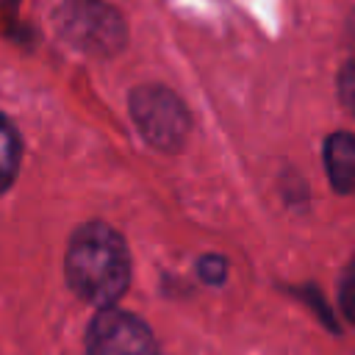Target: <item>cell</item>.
Instances as JSON below:
<instances>
[{
  "instance_id": "1",
  "label": "cell",
  "mask_w": 355,
  "mask_h": 355,
  "mask_svg": "<svg viewBox=\"0 0 355 355\" xmlns=\"http://www.w3.org/2000/svg\"><path fill=\"white\" fill-rule=\"evenodd\" d=\"M67 280L86 302L97 308L114 305L130 280V255L125 239L105 222L78 227L67 250Z\"/></svg>"
},
{
  "instance_id": "2",
  "label": "cell",
  "mask_w": 355,
  "mask_h": 355,
  "mask_svg": "<svg viewBox=\"0 0 355 355\" xmlns=\"http://www.w3.org/2000/svg\"><path fill=\"white\" fill-rule=\"evenodd\" d=\"M53 22L72 47L92 55H114L128 39L122 14L103 0H67Z\"/></svg>"
},
{
  "instance_id": "3",
  "label": "cell",
  "mask_w": 355,
  "mask_h": 355,
  "mask_svg": "<svg viewBox=\"0 0 355 355\" xmlns=\"http://www.w3.org/2000/svg\"><path fill=\"white\" fill-rule=\"evenodd\" d=\"M130 116L139 133L158 150L175 153L189 133V111L175 92L158 83H147L130 92Z\"/></svg>"
},
{
  "instance_id": "4",
  "label": "cell",
  "mask_w": 355,
  "mask_h": 355,
  "mask_svg": "<svg viewBox=\"0 0 355 355\" xmlns=\"http://www.w3.org/2000/svg\"><path fill=\"white\" fill-rule=\"evenodd\" d=\"M86 349L89 355H161L150 327L139 316L116 308H105L92 319Z\"/></svg>"
},
{
  "instance_id": "5",
  "label": "cell",
  "mask_w": 355,
  "mask_h": 355,
  "mask_svg": "<svg viewBox=\"0 0 355 355\" xmlns=\"http://www.w3.org/2000/svg\"><path fill=\"white\" fill-rule=\"evenodd\" d=\"M324 166L336 191H355V136L352 133H330L324 141Z\"/></svg>"
},
{
  "instance_id": "6",
  "label": "cell",
  "mask_w": 355,
  "mask_h": 355,
  "mask_svg": "<svg viewBox=\"0 0 355 355\" xmlns=\"http://www.w3.org/2000/svg\"><path fill=\"white\" fill-rule=\"evenodd\" d=\"M19 155H22L19 133L14 122L6 114H0V194L14 183L19 169Z\"/></svg>"
},
{
  "instance_id": "7",
  "label": "cell",
  "mask_w": 355,
  "mask_h": 355,
  "mask_svg": "<svg viewBox=\"0 0 355 355\" xmlns=\"http://www.w3.org/2000/svg\"><path fill=\"white\" fill-rule=\"evenodd\" d=\"M338 97L347 111L355 116V61H347L338 72Z\"/></svg>"
},
{
  "instance_id": "8",
  "label": "cell",
  "mask_w": 355,
  "mask_h": 355,
  "mask_svg": "<svg viewBox=\"0 0 355 355\" xmlns=\"http://www.w3.org/2000/svg\"><path fill=\"white\" fill-rule=\"evenodd\" d=\"M197 269H200L205 283H222L225 275H227V261L222 255H202Z\"/></svg>"
},
{
  "instance_id": "9",
  "label": "cell",
  "mask_w": 355,
  "mask_h": 355,
  "mask_svg": "<svg viewBox=\"0 0 355 355\" xmlns=\"http://www.w3.org/2000/svg\"><path fill=\"white\" fill-rule=\"evenodd\" d=\"M341 308L347 319L355 322V261L344 269V277H341Z\"/></svg>"
}]
</instances>
